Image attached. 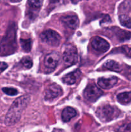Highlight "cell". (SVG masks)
<instances>
[{"mask_svg":"<svg viewBox=\"0 0 131 132\" xmlns=\"http://www.w3.org/2000/svg\"><path fill=\"white\" fill-rule=\"evenodd\" d=\"M61 21L71 29H76L79 25V19L77 15H67L60 18Z\"/></svg>","mask_w":131,"mask_h":132,"instance_id":"7c38bea8","label":"cell"},{"mask_svg":"<svg viewBox=\"0 0 131 132\" xmlns=\"http://www.w3.org/2000/svg\"><path fill=\"white\" fill-rule=\"evenodd\" d=\"M20 44L21 48L25 52H29L32 49V41L31 39H21Z\"/></svg>","mask_w":131,"mask_h":132,"instance_id":"ac0fdd59","label":"cell"},{"mask_svg":"<svg viewBox=\"0 0 131 132\" xmlns=\"http://www.w3.org/2000/svg\"><path fill=\"white\" fill-rule=\"evenodd\" d=\"M104 67L109 70L119 72L121 71L122 67L121 64L113 60H109L104 64Z\"/></svg>","mask_w":131,"mask_h":132,"instance_id":"9a60e30c","label":"cell"},{"mask_svg":"<svg viewBox=\"0 0 131 132\" xmlns=\"http://www.w3.org/2000/svg\"><path fill=\"white\" fill-rule=\"evenodd\" d=\"M40 38L45 43L52 46H57L61 41L60 35L53 30H47L40 35Z\"/></svg>","mask_w":131,"mask_h":132,"instance_id":"277c9868","label":"cell"},{"mask_svg":"<svg viewBox=\"0 0 131 132\" xmlns=\"http://www.w3.org/2000/svg\"><path fill=\"white\" fill-rule=\"evenodd\" d=\"M119 19L120 23L123 26L128 28H131V16L127 14H121L119 16Z\"/></svg>","mask_w":131,"mask_h":132,"instance_id":"e0dca14e","label":"cell"},{"mask_svg":"<svg viewBox=\"0 0 131 132\" xmlns=\"http://www.w3.org/2000/svg\"><path fill=\"white\" fill-rule=\"evenodd\" d=\"M81 75V72L80 70L77 69L68 74L66 75L62 78V81L64 83L67 85H73L76 82L77 79L79 78Z\"/></svg>","mask_w":131,"mask_h":132,"instance_id":"4fadbf2b","label":"cell"},{"mask_svg":"<svg viewBox=\"0 0 131 132\" xmlns=\"http://www.w3.org/2000/svg\"><path fill=\"white\" fill-rule=\"evenodd\" d=\"M8 68V64L5 62H0V73L3 72Z\"/></svg>","mask_w":131,"mask_h":132,"instance_id":"cb8c5ba5","label":"cell"},{"mask_svg":"<svg viewBox=\"0 0 131 132\" xmlns=\"http://www.w3.org/2000/svg\"><path fill=\"white\" fill-rule=\"evenodd\" d=\"M10 1L14 3H17V2H19V1H21V0H10Z\"/></svg>","mask_w":131,"mask_h":132,"instance_id":"484cf974","label":"cell"},{"mask_svg":"<svg viewBox=\"0 0 131 132\" xmlns=\"http://www.w3.org/2000/svg\"><path fill=\"white\" fill-rule=\"evenodd\" d=\"M60 59L59 54L57 52H53L48 54L44 59V64L47 68L54 69L56 68Z\"/></svg>","mask_w":131,"mask_h":132,"instance_id":"9c48e42d","label":"cell"},{"mask_svg":"<svg viewBox=\"0 0 131 132\" xmlns=\"http://www.w3.org/2000/svg\"><path fill=\"white\" fill-rule=\"evenodd\" d=\"M103 95V92L95 84H89L83 92L85 99L90 102H95Z\"/></svg>","mask_w":131,"mask_h":132,"instance_id":"5b68a950","label":"cell"},{"mask_svg":"<svg viewBox=\"0 0 131 132\" xmlns=\"http://www.w3.org/2000/svg\"><path fill=\"white\" fill-rule=\"evenodd\" d=\"M16 31L15 23H11L8 26L6 34L0 42V54L1 55H11L16 51L17 48Z\"/></svg>","mask_w":131,"mask_h":132,"instance_id":"7a4b0ae2","label":"cell"},{"mask_svg":"<svg viewBox=\"0 0 131 132\" xmlns=\"http://www.w3.org/2000/svg\"><path fill=\"white\" fill-rule=\"evenodd\" d=\"M30 100V97L24 95L17 98L13 102L5 117V123L6 126H12L19 122L23 110L29 104Z\"/></svg>","mask_w":131,"mask_h":132,"instance_id":"6da1fadb","label":"cell"},{"mask_svg":"<svg viewBox=\"0 0 131 132\" xmlns=\"http://www.w3.org/2000/svg\"><path fill=\"white\" fill-rule=\"evenodd\" d=\"M78 59V54L74 47L69 46L67 48L63 54V61L66 65L72 66L75 64Z\"/></svg>","mask_w":131,"mask_h":132,"instance_id":"8992f818","label":"cell"},{"mask_svg":"<svg viewBox=\"0 0 131 132\" xmlns=\"http://www.w3.org/2000/svg\"><path fill=\"white\" fill-rule=\"evenodd\" d=\"M62 88L57 83H52L46 88L44 92V98L46 100H53L62 95Z\"/></svg>","mask_w":131,"mask_h":132,"instance_id":"52a82bcc","label":"cell"},{"mask_svg":"<svg viewBox=\"0 0 131 132\" xmlns=\"http://www.w3.org/2000/svg\"><path fill=\"white\" fill-rule=\"evenodd\" d=\"M77 116V112L71 107H66L62 113V119L64 122H68Z\"/></svg>","mask_w":131,"mask_h":132,"instance_id":"5bb4252c","label":"cell"},{"mask_svg":"<svg viewBox=\"0 0 131 132\" xmlns=\"http://www.w3.org/2000/svg\"><path fill=\"white\" fill-rule=\"evenodd\" d=\"M118 78L115 76L109 77H101L98 80V85L103 89H110L118 82Z\"/></svg>","mask_w":131,"mask_h":132,"instance_id":"8fae6325","label":"cell"},{"mask_svg":"<svg viewBox=\"0 0 131 132\" xmlns=\"http://www.w3.org/2000/svg\"><path fill=\"white\" fill-rule=\"evenodd\" d=\"M117 99L122 104H128L131 103V92H125L117 95Z\"/></svg>","mask_w":131,"mask_h":132,"instance_id":"2e32d148","label":"cell"},{"mask_svg":"<svg viewBox=\"0 0 131 132\" xmlns=\"http://www.w3.org/2000/svg\"><path fill=\"white\" fill-rule=\"evenodd\" d=\"M44 0H28V4L32 9H39L42 6Z\"/></svg>","mask_w":131,"mask_h":132,"instance_id":"ffe728a7","label":"cell"},{"mask_svg":"<svg viewBox=\"0 0 131 132\" xmlns=\"http://www.w3.org/2000/svg\"><path fill=\"white\" fill-rule=\"evenodd\" d=\"M120 114V111L116 107L109 104L101 106L96 111L98 118L103 122H109L115 119Z\"/></svg>","mask_w":131,"mask_h":132,"instance_id":"3957f363","label":"cell"},{"mask_svg":"<svg viewBox=\"0 0 131 132\" xmlns=\"http://www.w3.org/2000/svg\"><path fill=\"white\" fill-rule=\"evenodd\" d=\"M21 63L26 68H32V65H33V61H32V59L29 57H24L22 58V59L21 60Z\"/></svg>","mask_w":131,"mask_h":132,"instance_id":"44dd1931","label":"cell"},{"mask_svg":"<svg viewBox=\"0 0 131 132\" xmlns=\"http://www.w3.org/2000/svg\"><path fill=\"white\" fill-rule=\"evenodd\" d=\"M79 1H80V0H71L72 2L74 3H77Z\"/></svg>","mask_w":131,"mask_h":132,"instance_id":"4316f807","label":"cell"},{"mask_svg":"<svg viewBox=\"0 0 131 132\" xmlns=\"http://www.w3.org/2000/svg\"><path fill=\"white\" fill-rule=\"evenodd\" d=\"M116 130L118 131H131V123L123 125Z\"/></svg>","mask_w":131,"mask_h":132,"instance_id":"603a6c76","label":"cell"},{"mask_svg":"<svg viewBox=\"0 0 131 132\" xmlns=\"http://www.w3.org/2000/svg\"><path fill=\"white\" fill-rule=\"evenodd\" d=\"M114 50H115V52L121 53L128 57H131V46L125 45V46H122L118 48L115 49Z\"/></svg>","mask_w":131,"mask_h":132,"instance_id":"d6986e66","label":"cell"},{"mask_svg":"<svg viewBox=\"0 0 131 132\" xmlns=\"http://www.w3.org/2000/svg\"><path fill=\"white\" fill-rule=\"evenodd\" d=\"M2 91L6 95H10V96H14V95H16L19 94L17 90L13 88H3Z\"/></svg>","mask_w":131,"mask_h":132,"instance_id":"7402d4cb","label":"cell"},{"mask_svg":"<svg viewBox=\"0 0 131 132\" xmlns=\"http://www.w3.org/2000/svg\"><path fill=\"white\" fill-rule=\"evenodd\" d=\"M91 45L95 50L100 52H105L110 48L109 43L99 36H96L92 38L91 41Z\"/></svg>","mask_w":131,"mask_h":132,"instance_id":"ba28073f","label":"cell"},{"mask_svg":"<svg viewBox=\"0 0 131 132\" xmlns=\"http://www.w3.org/2000/svg\"><path fill=\"white\" fill-rule=\"evenodd\" d=\"M109 30L116 36L117 39L121 42L127 41L131 38V32L122 30L118 27H112L109 28Z\"/></svg>","mask_w":131,"mask_h":132,"instance_id":"30bf717a","label":"cell"},{"mask_svg":"<svg viewBox=\"0 0 131 132\" xmlns=\"http://www.w3.org/2000/svg\"><path fill=\"white\" fill-rule=\"evenodd\" d=\"M125 76L127 77V78L128 79L130 80L131 81V67H129L128 69H127L126 70L125 73Z\"/></svg>","mask_w":131,"mask_h":132,"instance_id":"d4e9b609","label":"cell"}]
</instances>
